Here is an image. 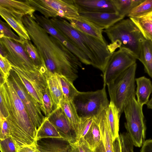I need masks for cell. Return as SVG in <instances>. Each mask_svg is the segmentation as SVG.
<instances>
[{
    "mask_svg": "<svg viewBox=\"0 0 152 152\" xmlns=\"http://www.w3.org/2000/svg\"><path fill=\"white\" fill-rule=\"evenodd\" d=\"M137 87L135 91L137 100L142 106L146 104L152 92V83L145 76L136 78Z\"/></svg>",
    "mask_w": 152,
    "mask_h": 152,
    "instance_id": "cell-23",
    "label": "cell"
},
{
    "mask_svg": "<svg viewBox=\"0 0 152 152\" xmlns=\"http://www.w3.org/2000/svg\"><path fill=\"white\" fill-rule=\"evenodd\" d=\"M33 19L49 34L56 38L70 51L76 56L82 63L87 65H91L88 57L72 43L61 32L55 28L50 18L34 13Z\"/></svg>",
    "mask_w": 152,
    "mask_h": 152,
    "instance_id": "cell-13",
    "label": "cell"
},
{
    "mask_svg": "<svg viewBox=\"0 0 152 152\" xmlns=\"http://www.w3.org/2000/svg\"><path fill=\"white\" fill-rule=\"evenodd\" d=\"M37 142L40 152H68L69 142L63 138H43Z\"/></svg>",
    "mask_w": 152,
    "mask_h": 152,
    "instance_id": "cell-20",
    "label": "cell"
},
{
    "mask_svg": "<svg viewBox=\"0 0 152 152\" xmlns=\"http://www.w3.org/2000/svg\"><path fill=\"white\" fill-rule=\"evenodd\" d=\"M106 86L95 91H78L72 101L80 118L94 117L107 108L110 102Z\"/></svg>",
    "mask_w": 152,
    "mask_h": 152,
    "instance_id": "cell-6",
    "label": "cell"
},
{
    "mask_svg": "<svg viewBox=\"0 0 152 152\" xmlns=\"http://www.w3.org/2000/svg\"><path fill=\"white\" fill-rule=\"evenodd\" d=\"M48 88L52 99L54 110L61 107V103L64 99L63 94L59 85L56 74L48 71L45 75Z\"/></svg>",
    "mask_w": 152,
    "mask_h": 152,
    "instance_id": "cell-22",
    "label": "cell"
},
{
    "mask_svg": "<svg viewBox=\"0 0 152 152\" xmlns=\"http://www.w3.org/2000/svg\"><path fill=\"white\" fill-rule=\"evenodd\" d=\"M0 7L12 13L23 16L27 15L32 17L36 11L28 0H0Z\"/></svg>",
    "mask_w": 152,
    "mask_h": 152,
    "instance_id": "cell-21",
    "label": "cell"
},
{
    "mask_svg": "<svg viewBox=\"0 0 152 152\" xmlns=\"http://www.w3.org/2000/svg\"><path fill=\"white\" fill-rule=\"evenodd\" d=\"M48 138H64L48 118L46 117L41 126L37 129L36 141Z\"/></svg>",
    "mask_w": 152,
    "mask_h": 152,
    "instance_id": "cell-29",
    "label": "cell"
},
{
    "mask_svg": "<svg viewBox=\"0 0 152 152\" xmlns=\"http://www.w3.org/2000/svg\"><path fill=\"white\" fill-rule=\"evenodd\" d=\"M103 32L110 41L107 47L111 53L118 48H124L138 59L141 42L145 38L130 18L120 20Z\"/></svg>",
    "mask_w": 152,
    "mask_h": 152,
    "instance_id": "cell-4",
    "label": "cell"
},
{
    "mask_svg": "<svg viewBox=\"0 0 152 152\" xmlns=\"http://www.w3.org/2000/svg\"><path fill=\"white\" fill-rule=\"evenodd\" d=\"M129 18L139 29L144 38L152 42V15Z\"/></svg>",
    "mask_w": 152,
    "mask_h": 152,
    "instance_id": "cell-28",
    "label": "cell"
},
{
    "mask_svg": "<svg viewBox=\"0 0 152 152\" xmlns=\"http://www.w3.org/2000/svg\"><path fill=\"white\" fill-rule=\"evenodd\" d=\"M141 147L140 152H152V139L145 140Z\"/></svg>",
    "mask_w": 152,
    "mask_h": 152,
    "instance_id": "cell-44",
    "label": "cell"
},
{
    "mask_svg": "<svg viewBox=\"0 0 152 152\" xmlns=\"http://www.w3.org/2000/svg\"><path fill=\"white\" fill-rule=\"evenodd\" d=\"M18 152H40L37 141L33 144L24 146L18 149Z\"/></svg>",
    "mask_w": 152,
    "mask_h": 152,
    "instance_id": "cell-42",
    "label": "cell"
},
{
    "mask_svg": "<svg viewBox=\"0 0 152 152\" xmlns=\"http://www.w3.org/2000/svg\"><path fill=\"white\" fill-rule=\"evenodd\" d=\"M113 146L114 152H121V142L119 136L113 141Z\"/></svg>",
    "mask_w": 152,
    "mask_h": 152,
    "instance_id": "cell-45",
    "label": "cell"
},
{
    "mask_svg": "<svg viewBox=\"0 0 152 152\" xmlns=\"http://www.w3.org/2000/svg\"><path fill=\"white\" fill-rule=\"evenodd\" d=\"M138 60L142 64L145 73L152 78V42L144 39L141 42Z\"/></svg>",
    "mask_w": 152,
    "mask_h": 152,
    "instance_id": "cell-24",
    "label": "cell"
},
{
    "mask_svg": "<svg viewBox=\"0 0 152 152\" xmlns=\"http://www.w3.org/2000/svg\"><path fill=\"white\" fill-rule=\"evenodd\" d=\"M143 106L132 98L125 107L124 112L126 122L125 126L134 146L141 147L145 142L146 127Z\"/></svg>",
    "mask_w": 152,
    "mask_h": 152,
    "instance_id": "cell-7",
    "label": "cell"
},
{
    "mask_svg": "<svg viewBox=\"0 0 152 152\" xmlns=\"http://www.w3.org/2000/svg\"><path fill=\"white\" fill-rule=\"evenodd\" d=\"M8 78L25 105L31 120L38 129L46 118L42 113L40 105L27 91L18 76L12 70Z\"/></svg>",
    "mask_w": 152,
    "mask_h": 152,
    "instance_id": "cell-11",
    "label": "cell"
},
{
    "mask_svg": "<svg viewBox=\"0 0 152 152\" xmlns=\"http://www.w3.org/2000/svg\"><path fill=\"white\" fill-rule=\"evenodd\" d=\"M152 15V0H144L132 9L127 16L129 18H138Z\"/></svg>",
    "mask_w": 152,
    "mask_h": 152,
    "instance_id": "cell-33",
    "label": "cell"
},
{
    "mask_svg": "<svg viewBox=\"0 0 152 152\" xmlns=\"http://www.w3.org/2000/svg\"><path fill=\"white\" fill-rule=\"evenodd\" d=\"M0 114L7 118L9 115L8 110L4 98L1 92L0 91Z\"/></svg>",
    "mask_w": 152,
    "mask_h": 152,
    "instance_id": "cell-43",
    "label": "cell"
},
{
    "mask_svg": "<svg viewBox=\"0 0 152 152\" xmlns=\"http://www.w3.org/2000/svg\"><path fill=\"white\" fill-rule=\"evenodd\" d=\"M20 43L34 64L38 68L41 73L44 75L48 70L36 47L30 40H22Z\"/></svg>",
    "mask_w": 152,
    "mask_h": 152,
    "instance_id": "cell-25",
    "label": "cell"
},
{
    "mask_svg": "<svg viewBox=\"0 0 152 152\" xmlns=\"http://www.w3.org/2000/svg\"><path fill=\"white\" fill-rule=\"evenodd\" d=\"M0 14L1 17L18 34L22 40H31L22 22V18L23 15L12 13L0 7Z\"/></svg>",
    "mask_w": 152,
    "mask_h": 152,
    "instance_id": "cell-19",
    "label": "cell"
},
{
    "mask_svg": "<svg viewBox=\"0 0 152 152\" xmlns=\"http://www.w3.org/2000/svg\"><path fill=\"white\" fill-rule=\"evenodd\" d=\"M22 21L48 70L62 75L73 83L78 77L79 69L83 67L78 58L32 17L24 15Z\"/></svg>",
    "mask_w": 152,
    "mask_h": 152,
    "instance_id": "cell-1",
    "label": "cell"
},
{
    "mask_svg": "<svg viewBox=\"0 0 152 152\" xmlns=\"http://www.w3.org/2000/svg\"><path fill=\"white\" fill-rule=\"evenodd\" d=\"M0 37H5L21 43L22 40L20 37L15 34L11 29V27L7 22L0 20Z\"/></svg>",
    "mask_w": 152,
    "mask_h": 152,
    "instance_id": "cell-38",
    "label": "cell"
},
{
    "mask_svg": "<svg viewBox=\"0 0 152 152\" xmlns=\"http://www.w3.org/2000/svg\"><path fill=\"white\" fill-rule=\"evenodd\" d=\"M57 79L65 100L72 101L78 91L73 83L64 76L56 74Z\"/></svg>",
    "mask_w": 152,
    "mask_h": 152,
    "instance_id": "cell-32",
    "label": "cell"
},
{
    "mask_svg": "<svg viewBox=\"0 0 152 152\" xmlns=\"http://www.w3.org/2000/svg\"><path fill=\"white\" fill-rule=\"evenodd\" d=\"M106 113L114 141L119 136V120L121 115L115 105L111 102L106 109Z\"/></svg>",
    "mask_w": 152,
    "mask_h": 152,
    "instance_id": "cell-27",
    "label": "cell"
},
{
    "mask_svg": "<svg viewBox=\"0 0 152 152\" xmlns=\"http://www.w3.org/2000/svg\"><path fill=\"white\" fill-rule=\"evenodd\" d=\"M0 149L1 152H18V148L15 142L10 136L0 140Z\"/></svg>",
    "mask_w": 152,
    "mask_h": 152,
    "instance_id": "cell-40",
    "label": "cell"
},
{
    "mask_svg": "<svg viewBox=\"0 0 152 152\" xmlns=\"http://www.w3.org/2000/svg\"><path fill=\"white\" fill-rule=\"evenodd\" d=\"M12 66L5 58L0 55V85L5 83L9 78Z\"/></svg>",
    "mask_w": 152,
    "mask_h": 152,
    "instance_id": "cell-37",
    "label": "cell"
},
{
    "mask_svg": "<svg viewBox=\"0 0 152 152\" xmlns=\"http://www.w3.org/2000/svg\"><path fill=\"white\" fill-rule=\"evenodd\" d=\"M74 28L102 42L106 43L102 35L103 30L93 23L79 16L67 20Z\"/></svg>",
    "mask_w": 152,
    "mask_h": 152,
    "instance_id": "cell-18",
    "label": "cell"
},
{
    "mask_svg": "<svg viewBox=\"0 0 152 152\" xmlns=\"http://www.w3.org/2000/svg\"><path fill=\"white\" fill-rule=\"evenodd\" d=\"M119 136L121 142V152H134V145L128 133H120Z\"/></svg>",
    "mask_w": 152,
    "mask_h": 152,
    "instance_id": "cell-39",
    "label": "cell"
},
{
    "mask_svg": "<svg viewBox=\"0 0 152 152\" xmlns=\"http://www.w3.org/2000/svg\"><path fill=\"white\" fill-rule=\"evenodd\" d=\"M144 0H112L116 12L123 17L127 16L131 10Z\"/></svg>",
    "mask_w": 152,
    "mask_h": 152,
    "instance_id": "cell-30",
    "label": "cell"
},
{
    "mask_svg": "<svg viewBox=\"0 0 152 152\" xmlns=\"http://www.w3.org/2000/svg\"><path fill=\"white\" fill-rule=\"evenodd\" d=\"M78 12L80 16L104 30L109 28L124 18L116 12Z\"/></svg>",
    "mask_w": 152,
    "mask_h": 152,
    "instance_id": "cell-15",
    "label": "cell"
},
{
    "mask_svg": "<svg viewBox=\"0 0 152 152\" xmlns=\"http://www.w3.org/2000/svg\"><path fill=\"white\" fill-rule=\"evenodd\" d=\"M47 118L63 137L68 142L75 141L72 133L74 131L61 107L54 110Z\"/></svg>",
    "mask_w": 152,
    "mask_h": 152,
    "instance_id": "cell-16",
    "label": "cell"
},
{
    "mask_svg": "<svg viewBox=\"0 0 152 152\" xmlns=\"http://www.w3.org/2000/svg\"><path fill=\"white\" fill-rule=\"evenodd\" d=\"M146 105L148 108L152 110V95Z\"/></svg>",
    "mask_w": 152,
    "mask_h": 152,
    "instance_id": "cell-46",
    "label": "cell"
},
{
    "mask_svg": "<svg viewBox=\"0 0 152 152\" xmlns=\"http://www.w3.org/2000/svg\"><path fill=\"white\" fill-rule=\"evenodd\" d=\"M136 63L109 83L110 102L116 106L121 115L125 107L135 94Z\"/></svg>",
    "mask_w": 152,
    "mask_h": 152,
    "instance_id": "cell-5",
    "label": "cell"
},
{
    "mask_svg": "<svg viewBox=\"0 0 152 152\" xmlns=\"http://www.w3.org/2000/svg\"><path fill=\"white\" fill-rule=\"evenodd\" d=\"M0 55L12 66L26 71L41 73L20 42L7 37H0Z\"/></svg>",
    "mask_w": 152,
    "mask_h": 152,
    "instance_id": "cell-8",
    "label": "cell"
},
{
    "mask_svg": "<svg viewBox=\"0 0 152 152\" xmlns=\"http://www.w3.org/2000/svg\"><path fill=\"white\" fill-rule=\"evenodd\" d=\"M74 2L78 11L116 12L112 0H74Z\"/></svg>",
    "mask_w": 152,
    "mask_h": 152,
    "instance_id": "cell-17",
    "label": "cell"
},
{
    "mask_svg": "<svg viewBox=\"0 0 152 152\" xmlns=\"http://www.w3.org/2000/svg\"><path fill=\"white\" fill-rule=\"evenodd\" d=\"M83 138L93 151L99 144L101 139L100 132L97 123L94 118L89 130Z\"/></svg>",
    "mask_w": 152,
    "mask_h": 152,
    "instance_id": "cell-31",
    "label": "cell"
},
{
    "mask_svg": "<svg viewBox=\"0 0 152 152\" xmlns=\"http://www.w3.org/2000/svg\"><path fill=\"white\" fill-rule=\"evenodd\" d=\"M68 142V152H94L90 149L84 138L72 142Z\"/></svg>",
    "mask_w": 152,
    "mask_h": 152,
    "instance_id": "cell-36",
    "label": "cell"
},
{
    "mask_svg": "<svg viewBox=\"0 0 152 152\" xmlns=\"http://www.w3.org/2000/svg\"><path fill=\"white\" fill-rule=\"evenodd\" d=\"M56 28L89 58L91 66L103 72L112 54L104 43L74 28L66 20L57 17L50 18Z\"/></svg>",
    "mask_w": 152,
    "mask_h": 152,
    "instance_id": "cell-3",
    "label": "cell"
},
{
    "mask_svg": "<svg viewBox=\"0 0 152 152\" xmlns=\"http://www.w3.org/2000/svg\"><path fill=\"white\" fill-rule=\"evenodd\" d=\"M12 70L18 76L27 91L39 104L42 111L43 93L48 87L45 76L40 72L26 71L13 66H12Z\"/></svg>",
    "mask_w": 152,
    "mask_h": 152,
    "instance_id": "cell-12",
    "label": "cell"
},
{
    "mask_svg": "<svg viewBox=\"0 0 152 152\" xmlns=\"http://www.w3.org/2000/svg\"><path fill=\"white\" fill-rule=\"evenodd\" d=\"M61 107L75 135L80 123L81 118L79 116L72 101L64 99L61 103Z\"/></svg>",
    "mask_w": 152,
    "mask_h": 152,
    "instance_id": "cell-26",
    "label": "cell"
},
{
    "mask_svg": "<svg viewBox=\"0 0 152 152\" xmlns=\"http://www.w3.org/2000/svg\"><path fill=\"white\" fill-rule=\"evenodd\" d=\"M99 126L101 135L99 144L94 152H114L112 136L106 113V109L94 117Z\"/></svg>",
    "mask_w": 152,
    "mask_h": 152,
    "instance_id": "cell-14",
    "label": "cell"
},
{
    "mask_svg": "<svg viewBox=\"0 0 152 152\" xmlns=\"http://www.w3.org/2000/svg\"><path fill=\"white\" fill-rule=\"evenodd\" d=\"M36 11L45 17H60L67 20L79 16L74 0H28Z\"/></svg>",
    "mask_w": 152,
    "mask_h": 152,
    "instance_id": "cell-9",
    "label": "cell"
},
{
    "mask_svg": "<svg viewBox=\"0 0 152 152\" xmlns=\"http://www.w3.org/2000/svg\"><path fill=\"white\" fill-rule=\"evenodd\" d=\"M0 91L3 96L9 113L7 118L10 136L18 149L36 141L37 129L18 96L10 80L0 85Z\"/></svg>",
    "mask_w": 152,
    "mask_h": 152,
    "instance_id": "cell-2",
    "label": "cell"
},
{
    "mask_svg": "<svg viewBox=\"0 0 152 152\" xmlns=\"http://www.w3.org/2000/svg\"><path fill=\"white\" fill-rule=\"evenodd\" d=\"M42 112L48 117L54 110L53 103L48 87L43 93Z\"/></svg>",
    "mask_w": 152,
    "mask_h": 152,
    "instance_id": "cell-35",
    "label": "cell"
},
{
    "mask_svg": "<svg viewBox=\"0 0 152 152\" xmlns=\"http://www.w3.org/2000/svg\"><path fill=\"white\" fill-rule=\"evenodd\" d=\"M94 117H87L81 118L77 134L75 135V140L83 138L89 130L93 121Z\"/></svg>",
    "mask_w": 152,
    "mask_h": 152,
    "instance_id": "cell-34",
    "label": "cell"
},
{
    "mask_svg": "<svg viewBox=\"0 0 152 152\" xmlns=\"http://www.w3.org/2000/svg\"><path fill=\"white\" fill-rule=\"evenodd\" d=\"M0 140L10 136L8 123L6 118L0 114Z\"/></svg>",
    "mask_w": 152,
    "mask_h": 152,
    "instance_id": "cell-41",
    "label": "cell"
},
{
    "mask_svg": "<svg viewBox=\"0 0 152 152\" xmlns=\"http://www.w3.org/2000/svg\"><path fill=\"white\" fill-rule=\"evenodd\" d=\"M137 59L129 51L123 48L114 52L102 72L104 85L107 84L136 63Z\"/></svg>",
    "mask_w": 152,
    "mask_h": 152,
    "instance_id": "cell-10",
    "label": "cell"
}]
</instances>
